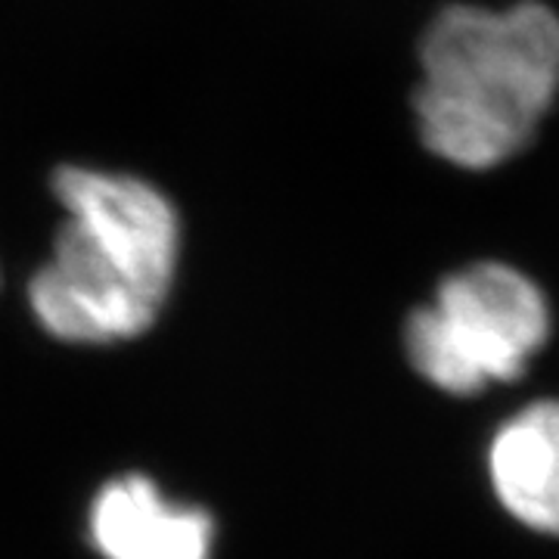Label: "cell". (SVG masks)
Listing matches in <instances>:
<instances>
[{"label":"cell","mask_w":559,"mask_h":559,"mask_svg":"<svg viewBox=\"0 0 559 559\" xmlns=\"http://www.w3.org/2000/svg\"><path fill=\"white\" fill-rule=\"evenodd\" d=\"M500 503L522 525L559 535V401L528 404L503 423L488 451Z\"/></svg>","instance_id":"cell-5"},{"label":"cell","mask_w":559,"mask_h":559,"mask_svg":"<svg viewBox=\"0 0 559 559\" xmlns=\"http://www.w3.org/2000/svg\"><path fill=\"white\" fill-rule=\"evenodd\" d=\"M103 559H209L215 522L200 507L171 503L146 476L103 485L87 516Z\"/></svg>","instance_id":"cell-4"},{"label":"cell","mask_w":559,"mask_h":559,"mask_svg":"<svg viewBox=\"0 0 559 559\" xmlns=\"http://www.w3.org/2000/svg\"><path fill=\"white\" fill-rule=\"evenodd\" d=\"M417 121L460 168H495L535 138L559 91V20L540 3L451 7L423 38Z\"/></svg>","instance_id":"cell-2"},{"label":"cell","mask_w":559,"mask_h":559,"mask_svg":"<svg viewBox=\"0 0 559 559\" xmlns=\"http://www.w3.org/2000/svg\"><path fill=\"white\" fill-rule=\"evenodd\" d=\"M66 221L28 301L60 342L112 345L146 333L178 267V215L153 183L94 168H60Z\"/></svg>","instance_id":"cell-1"},{"label":"cell","mask_w":559,"mask_h":559,"mask_svg":"<svg viewBox=\"0 0 559 559\" xmlns=\"http://www.w3.org/2000/svg\"><path fill=\"white\" fill-rule=\"evenodd\" d=\"M550 333L540 289L516 267L485 261L444 280L432 305L407 320V355L423 380L476 395L525 373Z\"/></svg>","instance_id":"cell-3"}]
</instances>
